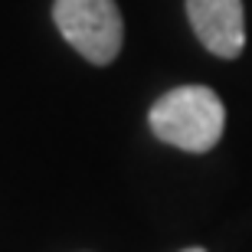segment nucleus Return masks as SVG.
<instances>
[{
  "instance_id": "1",
  "label": "nucleus",
  "mask_w": 252,
  "mask_h": 252,
  "mask_svg": "<svg viewBox=\"0 0 252 252\" xmlns=\"http://www.w3.org/2000/svg\"><path fill=\"white\" fill-rule=\"evenodd\" d=\"M151 131L164 144L190 154H203L223 138L226 108L220 95L206 85H180L160 95L151 108Z\"/></svg>"
},
{
  "instance_id": "2",
  "label": "nucleus",
  "mask_w": 252,
  "mask_h": 252,
  "mask_svg": "<svg viewBox=\"0 0 252 252\" xmlns=\"http://www.w3.org/2000/svg\"><path fill=\"white\" fill-rule=\"evenodd\" d=\"M53 20L65 43L95 65L112 63L122 49L125 23L115 0H56Z\"/></svg>"
},
{
  "instance_id": "3",
  "label": "nucleus",
  "mask_w": 252,
  "mask_h": 252,
  "mask_svg": "<svg viewBox=\"0 0 252 252\" xmlns=\"http://www.w3.org/2000/svg\"><path fill=\"white\" fill-rule=\"evenodd\" d=\"M187 17L196 39L213 56L236 59L246 46L243 0H187Z\"/></svg>"
},
{
  "instance_id": "4",
  "label": "nucleus",
  "mask_w": 252,
  "mask_h": 252,
  "mask_svg": "<svg viewBox=\"0 0 252 252\" xmlns=\"http://www.w3.org/2000/svg\"><path fill=\"white\" fill-rule=\"evenodd\" d=\"M184 252H206V249H196V246H193V249H184Z\"/></svg>"
}]
</instances>
